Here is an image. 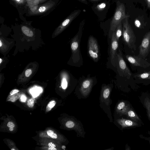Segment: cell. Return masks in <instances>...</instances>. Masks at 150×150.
<instances>
[{"mask_svg": "<svg viewBox=\"0 0 150 150\" xmlns=\"http://www.w3.org/2000/svg\"><path fill=\"white\" fill-rule=\"evenodd\" d=\"M17 0V1H20V0Z\"/></svg>", "mask_w": 150, "mask_h": 150, "instance_id": "44", "label": "cell"}, {"mask_svg": "<svg viewBox=\"0 0 150 150\" xmlns=\"http://www.w3.org/2000/svg\"><path fill=\"white\" fill-rule=\"evenodd\" d=\"M111 38L110 50V61L113 66L115 67V59L117 53V51L118 47V42L115 37L114 31L112 33Z\"/></svg>", "mask_w": 150, "mask_h": 150, "instance_id": "8", "label": "cell"}, {"mask_svg": "<svg viewBox=\"0 0 150 150\" xmlns=\"http://www.w3.org/2000/svg\"><path fill=\"white\" fill-rule=\"evenodd\" d=\"M149 133H150V134H150V132H149ZM143 138L144 139H145L148 140L149 141V143L150 144V137H143Z\"/></svg>", "mask_w": 150, "mask_h": 150, "instance_id": "33", "label": "cell"}, {"mask_svg": "<svg viewBox=\"0 0 150 150\" xmlns=\"http://www.w3.org/2000/svg\"><path fill=\"white\" fill-rule=\"evenodd\" d=\"M120 124L123 127H138L139 125L138 122L131 119H122L119 121Z\"/></svg>", "mask_w": 150, "mask_h": 150, "instance_id": "10", "label": "cell"}, {"mask_svg": "<svg viewBox=\"0 0 150 150\" xmlns=\"http://www.w3.org/2000/svg\"><path fill=\"white\" fill-rule=\"evenodd\" d=\"M91 0L94 1H98L100 0Z\"/></svg>", "mask_w": 150, "mask_h": 150, "instance_id": "41", "label": "cell"}, {"mask_svg": "<svg viewBox=\"0 0 150 150\" xmlns=\"http://www.w3.org/2000/svg\"><path fill=\"white\" fill-rule=\"evenodd\" d=\"M135 24L136 26L138 28L141 25L140 21L137 19L135 21Z\"/></svg>", "mask_w": 150, "mask_h": 150, "instance_id": "26", "label": "cell"}, {"mask_svg": "<svg viewBox=\"0 0 150 150\" xmlns=\"http://www.w3.org/2000/svg\"><path fill=\"white\" fill-rule=\"evenodd\" d=\"M129 17L126 15L125 7L123 3H118L114 16L110 24L109 37L111 38L113 32L115 31L117 25L125 18Z\"/></svg>", "mask_w": 150, "mask_h": 150, "instance_id": "2", "label": "cell"}, {"mask_svg": "<svg viewBox=\"0 0 150 150\" xmlns=\"http://www.w3.org/2000/svg\"><path fill=\"white\" fill-rule=\"evenodd\" d=\"M88 45L90 57L95 62H97L99 58V50L97 41L93 36H90L89 38Z\"/></svg>", "mask_w": 150, "mask_h": 150, "instance_id": "4", "label": "cell"}, {"mask_svg": "<svg viewBox=\"0 0 150 150\" xmlns=\"http://www.w3.org/2000/svg\"><path fill=\"white\" fill-rule=\"evenodd\" d=\"M56 104V102L54 100L51 101H50L47 105L50 108H52Z\"/></svg>", "mask_w": 150, "mask_h": 150, "instance_id": "25", "label": "cell"}, {"mask_svg": "<svg viewBox=\"0 0 150 150\" xmlns=\"http://www.w3.org/2000/svg\"><path fill=\"white\" fill-rule=\"evenodd\" d=\"M110 91L109 88H105L104 91L103 92V97L105 98H107L109 95Z\"/></svg>", "mask_w": 150, "mask_h": 150, "instance_id": "20", "label": "cell"}, {"mask_svg": "<svg viewBox=\"0 0 150 150\" xmlns=\"http://www.w3.org/2000/svg\"><path fill=\"white\" fill-rule=\"evenodd\" d=\"M135 76L141 79H150V72H145L137 74Z\"/></svg>", "mask_w": 150, "mask_h": 150, "instance_id": "16", "label": "cell"}, {"mask_svg": "<svg viewBox=\"0 0 150 150\" xmlns=\"http://www.w3.org/2000/svg\"><path fill=\"white\" fill-rule=\"evenodd\" d=\"M34 104V102L32 98L29 99L27 102V105L28 107L31 108L33 107Z\"/></svg>", "mask_w": 150, "mask_h": 150, "instance_id": "22", "label": "cell"}, {"mask_svg": "<svg viewBox=\"0 0 150 150\" xmlns=\"http://www.w3.org/2000/svg\"><path fill=\"white\" fill-rule=\"evenodd\" d=\"M82 1H85V0H81Z\"/></svg>", "mask_w": 150, "mask_h": 150, "instance_id": "43", "label": "cell"}, {"mask_svg": "<svg viewBox=\"0 0 150 150\" xmlns=\"http://www.w3.org/2000/svg\"><path fill=\"white\" fill-rule=\"evenodd\" d=\"M19 96L20 95L18 93H16L13 95L9 96L7 98V100L14 102L18 99Z\"/></svg>", "mask_w": 150, "mask_h": 150, "instance_id": "18", "label": "cell"}, {"mask_svg": "<svg viewBox=\"0 0 150 150\" xmlns=\"http://www.w3.org/2000/svg\"><path fill=\"white\" fill-rule=\"evenodd\" d=\"M126 115L130 119L135 122L139 123H140L141 122V120L136 112L131 107L128 110Z\"/></svg>", "mask_w": 150, "mask_h": 150, "instance_id": "11", "label": "cell"}, {"mask_svg": "<svg viewBox=\"0 0 150 150\" xmlns=\"http://www.w3.org/2000/svg\"><path fill=\"white\" fill-rule=\"evenodd\" d=\"M52 108L49 107L47 105L46 107V111L47 112L50 111Z\"/></svg>", "mask_w": 150, "mask_h": 150, "instance_id": "35", "label": "cell"}, {"mask_svg": "<svg viewBox=\"0 0 150 150\" xmlns=\"http://www.w3.org/2000/svg\"><path fill=\"white\" fill-rule=\"evenodd\" d=\"M27 98L24 95H22L20 98V99L21 101L23 102H25Z\"/></svg>", "mask_w": 150, "mask_h": 150, "instance_id": "29", "label": "cell"}, {"mask_svg": "<svg viewBox=\"0 0 150 150\" xmlns=\"http://www.w3.org/2000/svg\"><path fill=\"white\" fill-rule=\"evenodd\" d=\"M105 6V3H103L98 5L97 6V8L98 10L101 11L104 9Z\"/></svg>", "mask_w": 150, "mask_h": 150, "instance_id": "23", "label": "cell"}, {"mask_svg": "<svg viewBox=\"0 0 150 150\" xmlns=\"http://www.w3.org/2000/svg\"><path fill=\"white\" fill-rule=\"evenodd\" d=\"M116 56L119 68L122 76L129 79L131 76L132 73L124 59L121 52L119 49L118 53H117Z\"/></svg>", "mask_w": 150, "mask_h": 150, "instance_id": "6", "label": "cell"}, {"mask_svg": "<svg viewBox=\"0 0 150 150\" xmlns=\"http://www.w3.org/2000/svg\"><path fill=\"white\" fill-rule=\"evenodd\" d=\"M57 149L54 148H49L48 150H56Z\"/></svg>", "mask_w": 150, "mask_h": 150, "instance_id": "36", "label": "cell"}, {"mask_svg": "<svg viewBox=\"0 0 150 150\" xmlns=\"http://www.w3.org/2000/svg\"><path fill=\"white\" fill-rule=\"evenodd\" d=\"M82 30H79L76 35L72 38L71 44L72 52V59L74 63H77L81 60L80 50V43L82 35Z\"/></svg>", "mask_w": 150, "mask_h": 150, "instance_id": "3", "label": "cell"}, {"mask_svg": "<svg viewBox=\"0 0 150 150\" xmlns=\"http://www.w3.org/2000/svg\"><path fill=\"white\" fill-rule=\"evenodd\" d=\"M11 150H15V149H11Z\"/></svg>", "mask_w": 150, "mask_h": 150, "instance_id": "42", "label": "cell"}, {"mask_svg": "<svg viewBox=\"0 0 150 150\" xmlns=\"http://www.w3.org/2000/svg\"><path fill=\"white\" fill-rule=\"evenodd\" d=\"M45 7L42 6L40 7L39 9V10L40 12H42L45 11Z\"/></svg>", "mask_w": 150, "mask_h": 150, "instance_id": "30", "label": "cell"}, {"mask_svg": "<svg viewBox=\"0 0 150 150\" xmlns=\"http://www.w3.org/2000/svg\"><path fill=\"white\" fill-rule=\"evenodd\" d=\"M129 17L125 18L122 21L123 39L125 43L129 48L135 50L136 49V37L129 23Z\"/></svg>", "mask_w": 150, "mask_h": 150, "instance_id": "1", "label": "cell"}, {"mask_svg": "<svg viewBox=\"0 0 150 150\" xmlns=\"http://www.w3.org/2000/svg\"><path fill=\"white\" fill-rule=\"evenodd\" d=\"M2 61V59L1 58H0V64H1Z\"/></svg>", "mask_w": 150, "mask_h": 150, "instance_id": "40", "label": "cell"}, {"mask_svg": "<svg viewBox=\"0 0 150 150\" xmlns=\"http://www.w3.org/2000/svg\"><path fill=\"white\" fill-rule=\"evenodd\" d=\"M92 80L91 79H87L84 80L82 83V88L85 89H88L91 86Z\"/></svg>", "mask_w": 150, "mask_h": 150, "instance_id": "14", "label": "cell"}, {"mask_svg": "<svg viewBox=\"0 0 150 150\" xmlns=\"http://www.w3.org/2000/svg\"><path fill=\"white\" fill-rule=\"evenodd\" d=\"M126 57L128 61L133 66L146 68L150 66V64L145 59L138 56L127 55Z\"/></svg>", "mask_w": 150, "mask_h": 150, "instance_id": "7", "label": "cell"}, {"mask_svg": "<svg viewBox=\"0 0 150 150\" xmlns=\"http://www.w3.org/2000/svg\"><path fill=\"white\" fill-rule=\"evenodd\" d=\"M50 137L53 139H56L57 138V135L55 134L54 133L52 135H50Z\"/></svg>", "mask_w": 150, "mask_h": 150, "instance_id": "32", "label": "cell"}, {"mask_svg": "<svg viewBox=\"0 0 150 150\" xmlns=\"http://www.w3.org/2000/svg\"><path fill=\"white\" fill-rule=\"evenodd\" d=\"M141 102L146 109L147 115L150 120V96L148 94H142L140 97Z\"/></svg>", "mask_w": 150, "mask_h": 150, "instance_id": "9", "label": "cell"}, {"mask_svg": "<svg viewBox=\"0 0 150 150\" xmlns=\"http://www.w3.org/2000/svg\"><path fill=\"white\" fill-rule=\"evenodd\" d=\"M47 133L49 136H50L54 133V132L52 130H49L47 131Z\"/></svg>", "mask_w": 150, "mask_h": 150, "instance_id": "31", "label": "cell"}, {"mask_svg": "<svg viewBox=\"0 0 150 150\" xmlns=\"http://www.w3.org/2000/svg\"><path fill=\"white\" fill-rule=\"evenodd\" d=\"M42 90L39 88L32 89L30 92L34 97H36L38 96L40 93L42 92Z\"/></svg>", "mask_w": 150, "mask_h": 150, "instance_id": "17", "label": "cell"}, {"mask_svg": "<svg viewBox=\"0 0 150 150\" xmlns=\"http://www.w3.org/2000/svg\"><path fill=\"white\" fill-rule=\"evenodd\" d=\"M23 32L26 35L29 37H32L33 35V31L28 27L23 26L21 28Z\"/></svg>", "mask_w": 150, "mask_h": 150, "instance_id": "15", "label": "cell"}, {"mask_svg": "<svg viewBox=\"0 0 150 150\" xmlns=\"http://www.w3.org/2000/svg\"><path fill=\"white\" fill-rule=\"evenodd\" d=\"M148 7L150 8V0H146Z\"/></svg>", "mask_w": 150, "mask_h": 150, "instance_id": "34", "label": "cell"}, {"mask_svg": "<svg viewBox=\"0 0 150 150\" xmlns=\"http://www.w3.org/2000/svg\"><path fill=\"white\" fill-rule=\"evenodd\" d=\"M122 23L121 22L119 24L114 31L115 37L118 42L120 37L122 34Z\"/></svg>", "mask_w": 150, "mask_h": 150, "instance_id": "13", "label": "cell"}, {"mask_svg": "<svg viewBox=\"0 0 150 150\" xmlns=\"http://www.w3.org/2000/svg\"><path fill=\"white\" fill-rule=\"evenodd\" d=\"M2 42L1 41V40H0V47H1L2 46Z\"/></svg>", "mask_w": 150, "mask_h": 150, "instance_id": "38", "label": "cell"}, {"mask_svg": "<svg viewBox=\"0 0 150 150\" xmlns=\"http://www.w3.org/2000/svg\"><path fill=\"white\" fill-rule=\"evenodd\" d=\"M139 55L145 59L150 50V31L144 36L139 47Z\"/></svg>", "mask_w": 150, "mask_h": 150, "instance_id": "5", "label": "cell"}, {"mask_svg": "<svg viewBox=\"0 0 150 150\" xmlns=\"http://www.w3.org/2000/svg\"><path fill=\"white\" fill-rule=\"evenodd\" d=\"M66 148V147L64 146H62V148L63 149H65V148Z\"/></svg>", "mask_w": 150, "mask_h": 150, "instance_id": "39", "label": "cell"}, {"mask_svg": "<svg viewBox=\"0 0 150 150\" xmlns=\"http://www.w3.org/2000/svg\"><path fill=\"white\" fill-rule=\"evenodd\" d=\"M131 108L129 104L122 101L118 104L117 107V110L125 114H126L128 110Z\"/></svg>", "mask_w": 150, "mask_h": 150, "instance_id": "12", "label": "cell"}, {"mask_svg": "<svg viewBox=\"0 0 150 150\" xmlns=\"http://www.w3.org/2000/svg\"><path fill=\"white\" fill-rule=\"evenodd\" d=\"M32 73V71L30 69H27L25 72V75L26 77H29Z\"/></svg>", "mask_w": 150, "mask_h": 150, "instance_id": "24", "label": "cell"}, {"mask_svg": "<svg viewBox=\"0 0 150 150\" xmlns=\"http://www.w3.org/2000/svg\"><path fill=\"white\" fill-rule=\"evenodd\" d=\"M19 91L17 89H14L12 90L10 93V94L11 95H13L16 93H17Z\"/></svg>", "mask_w": 150, "mask_h": 150, "instance_id": "28", "label": "cell"}, {"mask_svg": "<svg viewBox=\"0 0 150 150\" xmlns=\"http://www.w3.org/2000/svg\"><path fill=\"white\" fill-rule=\"evenodd\" d=\"M74 126V123L71 121H67L66 123V127L69 128L73 127Z\"/></svg>", "mask_w": 150, "mask_h": 150, "instance_id": "21", "label": "cell"}, {"mask_svg": "<svg viewBox=\"0 0 150 150\" xmlns=\"http://www.w3.org/2000/svg\"><path fill=\"white\" fill-rule=\"evenodd\" d=\"M67 81L65 78H63L62 80L61 86L63 89H65L67 86Z\"/></svg>", "mask_w": 150, "mask_h": 150, "instance_id": "19", "label": "cell"}, {"mask_svg": "<svg viewBox=\"0 0 150 150\" xmlns=\"http://www.w3.org/2000/svg\"><path fill=\"white\" fill-rule=\"evenodd\" d=\"M9 130L10 131H12L13 130V127H10Z\"/></svg>", "mask_w": 150, "mask_h": 150, "instance_id": "37", "label": "cell"}, {"mask_svg": "<svg viewBox=\"0 0 150 150\" xmlns=\"http://www.w3.org/2000/svg\"><path fill=\"white\" fill-rule=\"evenodd\" d=\"M7 126L9 128H13L15 127V125L12 122H9L7 123Z\"/></svg>", "mask_w": 150, "mask_h": 150, "instance_id": "27", "label": "cell"}]
</instances>
